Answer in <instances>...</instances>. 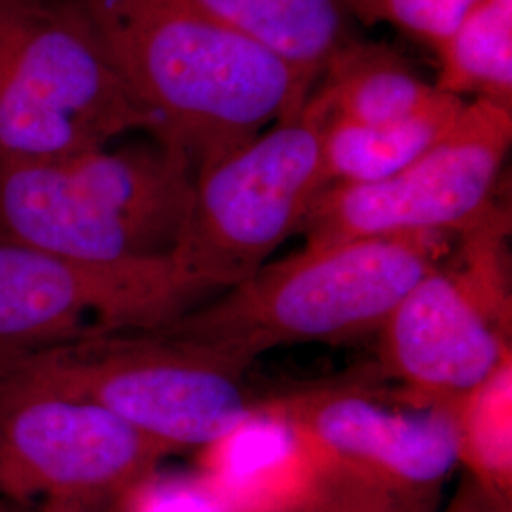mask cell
Instances as JSON below:
<instances>
[{
  "label": "cell",
  "instance_id": "obj_1",
  "mask_svg": "<svg viewBox=\"0 0 512 512\" xmlns=\"http://www.w3.org/2000/svg\"><path fill=\"white\" fill-rule=\"evenodd\" d=\"M131 95L156 118V143L192 171L298 116V74L198 0H74Z\"/></svg>",
  "mask_w": 512,
  "mask_h": 512
},
{
  "label": "cell",
  "instance_id": "obj_2",
  "mask_svg": "<svg viewBox=\"0 0 512 512\" xmlns=\"http://www.w3.org/2000/svg\"><path fill=\"white\" fill-rule=\"evenodd\" d=\"M437 266L435 236L306 245L156 330L251 365L279 346L342 344L378 332L404 294Z\"/></svg>",
  "mask_w": 512,
  "mask_h": 512
},
{
  "label": "cell",
  "instance_id": "obj_3",
  "mask_svg": "<svg viewBox=\"0 0 512 512\" xmlns=\"http://www.w3.org/2000/svg\"><path fill=\"white\" fill-rule=\"evenodd\" d=\"M194 171L175 148H95L0 164V236L86 262L171 256Z\"/></svg>",
  "mask_w": 512,
  "mask_h": 512
},
{
  "label": "cell",
  "instance_id": "obj_4",
  "mask_svg": "<svg viewBox=\"0 0 512 512\" xmlns=\"http://www.w3.org/2000/svg\"><path fill=\"white\" fill-rule=\"evenodd\" d=\"M249 365L164 330L82 338L0 363V382L97 404L169 452L213 446L255 418Z\"/></svg>",
  "mask_w": 512,
  "mask_h": 512
},
{
  "label": "cell",
  "instance_id": "obj_5",
  "mask_svg": "<svg viewBox=\"0 0 512 512\" xmlns=\"http://www.w3.org/2000/svg\"><path fill=\"white\" fill-rule=\"evenodd\" d=\"M156 129L74 0H0V164L67 158Z\"/></svg>",
  "mask_w": 512,
  "mask_h": 512
},
{
  "label": "cell",
  "instance_id": "obj_6",
  "mask_svg": "<svg viewBox=\"0 0 512 512\" xmlns=\"http://www.w3.org/2000/svg\"><path fill=\"white\" fill-rule=\"evenodd\" d=\"M327 186L323 124L302 110L194 173L171 258L203 294L228 291L302 230Z\"/></svg>",
  "mask_w": 512,
  "mask_h": 512
},
{
  "label": "cell",
  "instance_id": "obj_7",
  "mask_svg": "<svg viewBox=\"0 0 512 512\" xmlns=\"http://www.w3.org/2000/svg\"><path fill=\"white\" fill-rule=\"evenodd\" d=\"M203 296L171 256L86 262L0 236V363L90 336L162 329Z\"/></svg>",
  "mask_w": 512,
  "mask_h": 512
},
{
  "label": "cell",
  "instance_id": "obj_8",
  "mask_svg": "<svg viewBox=\"0 0 512 512\" xmlns=\"http://www.w3.org/2000/svg\"><path fill=\"white\" fill-rule=\"evenodd\" d=\"M511 143V107L467 101L450 133L403 171L378 183L327 186L302 224L308 245L461 234L494 207Z\"/></svg>",
  "mask_w": 512,
  "mask_h": 512
},
{
  "label": "cell",
  "instance_id": "obj_9",
  "mask_svg": "<svg viewBox=\"0 0 512 512\" xmlns=\"http://www.w3.org/2000/svg\"><path fill=\"white\" fill-rule=\"evenodd\" d=\"M169 450L97 404L0 382V497L84 511Z\"/></svg>",
  "mask_w": 512,
  "mask_h": 512
},
{
  "label": "cell",
  "instance_id": "obj_10",
  "mask_svg": "<svg viewBox=\"0 0 512 512\" xmlns=\"http://www.w3.org/2000/svg\"><path fill=\"white\" fill-rule=\"evenodd\" d=\"M378 334L382 366L418 406L456 408L511 363V306L465 270L423 275Z\"/></svg>",
  "mask_w": 512,
  "mask_h": 512
},
{
  "label": "cell",
  "instance_id": "obj_11",
  "mask_svg": "<svg viewBox=\"0 0 512 512\" xmlns=\"http://www.w3.org/2000/svg\"><path fill=\"white\" fill-rule=\"evenodd\" d=\"M298 450L403 488L439 484L459 458L458 418L448 406L387 408L348 387H321L264 406Z\"/></svg>",
  "mask_w": 512,
  "mask_h": 512
},
{
  "label": "cell",
  "instance_id": "obj_12",
  "mask_svg": "<svg viewBox=\"0 0 512 512\" xmlns=\"http://www.w3.org/2000/svg\"><path fill=\"white\" fill-rule=\"evenodd\" d=\"M446 95L393 50L348 40L330 57L302 110L321 124H387L431 109Z\"/></svg>",
  "mask_w": 512,
  "mask_h": 512
},
{
  "label": "cell",
  "instance_id": "obj_13",
  "mask_svg": "<svg viewBox=\"0 0 512 512\" xmlns=\"http://www.w3.org/2000/svg\"><path fill=\"white\" fill-rule=\"evenodd\" d=\"M205 10L277 57L311 88L346 42L340 0H198Z\"/></svg>",
  "mask_w": 512,
  "mask_h": 512
},
{
  "label": "cell",
  "instance_id": "obj_14",
  "mask_svg": "<svg viewBox=\"0 0 512 512\" xmlns=\"http://www.w3.org/2000/svg\"><path fill=\"white\" fill-rule=\"evenodd\" d=\"M465 99L446 95L439 105L387 124H323V160L330 184L384 181L414 164L458 124Z\"/></svg>",
  "mask_w": 512,
  "mask_h": 512
},
{
  "label": "cell",
  "instance_id": "obj_15",
  "mask_svg": "<svg viewBox=\"0 0 512 512\" xmlns=\"http://www.w3.org/2000/svg\"><path fill=\"white\" fill-rule=\"evenodd\" d=\"M435 52L437 90L512 109V0H478Z\"/></svg>",
  "mask_w": 512,
  "mask_h": 512
},
{
  "label": "cell",
  "instance_id": "obj_16",
  "mask_svg": "<svg viewBox=\"0 0 512 512\" xmlns=\"http://www.w3.org/2000/svg\"><path fill=\"white\" fill-rule=\"evenodd\" d=\"M511 363L454 408L461 458L503 480L511 475Z\"/></svg>",
  "mask_w": 512,
  "mask_h": 512
},
{
  "label": "cell",
  "instance_id": "obj_17",
  "mask_svg": "<svg viewBox=\"0 0 512 512\" xmlns=\"http://www.w3.org/2000/svg\"><path fill=\"white\" fill-rule=\"evenodd\" d=\"M478 0H346L365 25L387 23L437 50Z\"/></svg>",
  "mask_w": 512,
  "mask_h": 512
},
{
  "label": "cell",
  "instance_id": "obj_18",
  "mask_svg": "<svg viewBox=\"0 0 512 512\" xmlns=\"http://www.w3.org/2000/svg\"><path fill=\"white\" fill-rule=\"evenodd\" d=\"M139 512H222V509L219 503L198 490L156 486L143 497Z\"/></svg>",
  "mask_w": 512,
  "mask_h": 512
},
{
  "label": "cell",
  "instance_id": "obj_19",
  "mask_svg": "<svg viewBox=\"0 0 512 512\" xmlns=\"http://www.w3.org/2000/svg\"><path fill=\"white\" fill-rule=\"evenodd\" d=\"M0 512H8V511H0ZM38 512H82L78 511V509H67V507H50V505H44L42 509Z\"/></svg>",
  "mask_w": 512,
  "mask_h": 512
}]
</instances>
